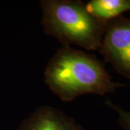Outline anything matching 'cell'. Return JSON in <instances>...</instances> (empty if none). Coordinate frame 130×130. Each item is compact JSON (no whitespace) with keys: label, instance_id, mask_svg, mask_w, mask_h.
Wrapping results in <instances>:
<instances>
[{"label":"cell","instance_id":"cell-7","mask_svg":"<svg viewBox=\"0 0 130 130\" xmlns=\"http://www.w3.org/2000/svg\"><path fill=\"white\" fill-rule=\"evenodd\" d=\"M0 130H1V129H0Z\"/></svg>","mask_w":130,"mask_h":130},{"label":"cell","instance_id":"cell-6","mask_svg":"<svg viewBox=\"0 0 130 130\" xmlns=\"http://www.w3.org/2000/svg\"><path fill=\"white\" fill-rule=\"evenodd\" d=\"M106 105L113 109L118 115V123L124 130H130V111L123 110L119 106L114 104L111 101H106Z\"/></svg>","mask_w":130,"mask_h":130},{"label":"cell","instance_id":"cell-3","mask_svg":"<svg viewBox=\"0 0 130 130\" xmlns=\"http://www.w3.org/2000/svg\"><path fill=\"white\" fill-rule=\"evenodd\" d=\"M98 51L117 73L130 79V19L121 15L107 22Z\"/></svg>","mask_w":130,"mask_h":130},{"label":"cell","instance_id":"cell-5","mask_svg":"<svg viewBox=\"0 0 130 130\" xmlns=\"http://www.w3.org/2000/svg\"><path fill=\"white\" fill-rule=\"evenodd\" d=\"M85 8L98 20L107 23L130 10V0H91Z\"/></svg>","mask_w":130,"mask_h":130},{"label":"cell","instance_id":"cell-1","mask_svg":"<svg viewBox=\"0 0 130 130\" xmlns=\"http://www.w3.org/2000/svg\"><path fill=\"white\" fill-rule=\"evenodd\" d=\"M44 80L64 102L86 94L104 96L125 85L115 83L104 66L93 54L71 46H62L49 59Z\"/></svg>","mask_w":130,"mask_h":130},{"label":"cell","instance_id":"cell-4","mask_svg":"<svg viewBox=\"0 0 130 130\" xmlns=\"http://www.w3.org/2000/svg\"><path fill=\"white\" fill-rule=\"evenodd\" d=\"M18 130H85L73 118L51 106H42L24 119Z\"/></svg>","mask_w":130,"mask_h":130},{"label":"cell","instance_id":"cell-2","mask_svg":"<svg viewBox=\"0 0 130 130\" xmlns=\"http://www.w3.org/2000/svg\"><path fill=\"white\" fill-rule=\"evenodd\" d=\"M44 32L63 46L74 45L88 51H98L106 23L89 12L77 0L41 1Z\"/></svg>","mask_w":130,"mask_h":130}]
</instances>
